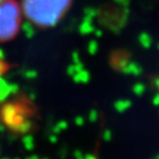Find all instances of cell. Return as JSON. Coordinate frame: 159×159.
Returning <instances> with one entry per match:
<instances>
[{"instance_id":"obj_1","label":"cell","mask_w":159,"mask_h":159,"mask_svg":"<svg viewBox=\"0 0 159 159\" xmlns=\"http://www.w3.org/2000/svg\"><path fill=\"white\" fill-rule=\"evenodd\" d=\"M71 3L72 0H22V11L33 25L51 28L62 19Z\"/></svg>"},{"instance_id":"obj_2","label":"cell","mask_w":159,"mask_h":159,"mask_svg":"<svg viewBox=\"0 0 159 159\" xmlns=\"http://www.w3.org/2000/svg\"><path fill=\"white\" fill-rule=\"evenodd\" d=\"M22 11L17 0H0V42L15 39L21 29Z\"/></svg>"},{"instance_id":"obj_3","label":"cell","mask_w":159,"mask_h":159,"mask_svg":"<svg viewBox=\"0 0 159 159\" xmlns=\"http://www.w3.org/2000/svg\"><path fill=\"white\" fill-rule=\"evenodd\" d=\"M17 91V86L16 85L8 84L0 77V99H3L6 96L11 94L12 92Z\"/></svg>"},{"instance_id":"obj_4","label":"cell","mask_w":159,"mask_h":159,"mask_svg":"<svg viewBox=\"0 0 159 159\" xmlns=\"http://www.w3.org/2000/svg\"><path fill=\"white\" fill-rule=\"evenodd\" d=\"M22 144H23V146H25V148L27 149V150H32V149L34 148V139H33L32 136L27 135V136L23 137Z\"/></svg>"},{"instance_id":"obj_5","label":"cell","mask_w":159,"mask_h":159,"mask_svg":"<svg viewBox=\"0 0 159 159\" xmlns=\"http://www.w3.org/2000/svg\"><path fill=\"white\" fill-rule=\"evenodd\" d=\"M32 25H32L31 22L23 25L22 30H23V32H25V37H28V38H32V35L34 34V28H33Z\"/></svg>"},{"instance_id":"obj_6","label":"cell","mask_w":159,"mask_h":159,"mask_svg":"<svg viewBox=\"0 0 159 159\" xmlns=\"http://www.w3.org/2000/svg\"><path fill=\"white\" fill-rule=\"evenodd\" d=\"M37 72L35 71H33V70H30V71H27V72L25 73V76L27 77V79H30V80H32V79H35L37 77Z\"/></svg>"},{"instance_id":"obj_7","label":"cell","mask_w":159,"mask_h":159,"mask_svg":"<svg viewBox=\"0 0 159 159\" xmlns=\"http://www.w3.org/2000/svg\"><path fill=\"white\" fill-rule=\"evenodd\" d=\"M66 127V123H64V122H60L59 124L55 126V128H54V132H55V134L57 133H60L61 130H63V129Z\"/></svg>"},{"instance_id":"obj_8","label":"cell","mask_w":159,"mask_h":159,"mask_svg":"<svg viewBox=\"0 0 159 159\" xmlns=\"http://www.w3.org/2000/svg\"><path fill=\"white\" fill-rule=\"evenodd\" d=\"M5 69H6V64L3 63V61L2 60H0V75L2 74L3 73V71H5Z\"/></svg>"},{"instance_id":"obj_9","label":"cell","mask_w":159,"mask_h":159,"mask_svg":"<svg viewBox=\"0 0 159 159\" xmlns=\"http://www.w3.org/2000/svg\"><path fill=\"white\" fill-rule=\"evenodd\" d=\"M55 140H57V138H55V136H51V137H50V142H51V143H55Z\"/></svg>"}]
</instances>
